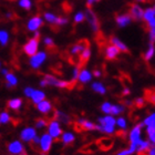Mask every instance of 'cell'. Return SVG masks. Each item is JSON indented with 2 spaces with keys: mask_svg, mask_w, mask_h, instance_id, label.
<instances>
[{
  "mask_svg": "<svg viewBox=\"0 0 155 155\" xmlns=\"http://www.w3.org/2000/svg\"><path fill=\"white\" fill-rule=\"evenodd\" d=\"M137 155H155V145L152 146L149 151H146V152H140L137 153Z\"/></svg>",
  "mask_w": 155,
  "mask_h": 155,
  "instance_id": "cell-43",
  "label": "cell"
},
{
  "mask_svg": "<svg viewBox=\"0 0 155 155\" xmlns=\"http://www.w3.org/2000/svg\"><path fill=\"white\" fill-rule=\"evenodd\" d=\"M116 155H130L129 154V150H123V151L119 152Z\"/></svg>",
  "mask_w": 155,
  "mask_h": 155,
  "instance_id": "cell-51",
  "label": "cell"
},
{
  "mask_svg": "<svg viewBox=\"0 0 155 155\" xmlns=\"http://www.w3.org/2000/svg\"><path fill=\"white\" fill-rule=\"evenodd\" d=\"M110 42L112 43V45H115V47H117V48L120 49V51L125 52V53H127V52H129V48H127V47H126V45H124V43H123V42L121 41L119 38H116V37H111Z\"/></svg>",
  "mask_w": 155,
  "mask_h": 155,
  "instance_id": "cell-20",
  "label": "cell"
},
{
  "mask_svg": "<svg viewBox=\"0 0 155 155\" xmlns=\"http://www.w3.org/2000/svg\"><path fill=\"white\" fill-rule=\"evenodd\" d=\"M37 109H38L41 113H43V114H48L50 111L52 110V105H51V103L49 102V101H41L40 103H38L37 104Z\"/></svg>",
  "mask_w": 155,
  "mask_h": 155,
  "instance_id": "cell-18",
  "label": "cell"
},
{
  "mask_svg": "<svg viewBox=\"0 0 155 155\" xmlns=\"http://www.w3.org/2000/svg\"><path fill=\"white\" fill-rule=\"evenodd\" d=\"M40 84H41V87H45V85H48V83H47V81H45V79L40 81Z\"/></svg>",
  "mask_w": 155,
  "mask_h": 155,
  "instance_id": "cell-53",
  "label": "cell"
},
{
  "mask_svg": "<svg viewBox=\"0 0 155 155\" xmlns=\"http://www.w3.org/2000/svg\"><path fill=\"white\" fill-rule=\"evenodd\" d=\"M45 19L48 21L49 23H51V25H54L57 22V20H58V17L54 16L53 13H50V12H45Z\"/></svg>",
  "mask_w": 155,
  "mask_h": 155,
  "instance_id": "cell-31",
  "label": "cell"
},
{
  "mask_svg": "<svg viewBox=\"0 0 155 155\" xmlns=\"http://www.w3.org/2000/svg\"><path fill=\"white\" fill-rule=\"evenodd\" d=\"M92 79V75L91 73L87 70L83 69V70H81L80 71V74H79V81H80V83L84 84V83H87V82H90V80Z\"/></svg>",
  "mask_w": 155,
  "mask_h": 155,
  "instance_id": "cell-21",
  "label": "cell"
},
{
  "mask_svg": "<svg viewBox=\"0 0 155 155\" xmlns=\"http://www.w3.org/2000/svg\"><path fill=\"white\" fill-rule=\"evenodd\" d=\"M48 125V120H45V119H39L36 121V127L38 129H42V127H45V126Z\"/></svg>",
  "mask_w": 155,
  "mask_h": 155,
  "instance_id": "cell-38",
  "label": "cell"
},
{
  "mask_svg": "<svg viewBox=\"0 0 155 155\" xmlns=\"http://www.w3.org/2000/svg\"><path fill=\"white\" fill-rule=\"evenodd\" d=\"M111 109H112V104L109 103V102H104L101 107V110L107 114H111Z\"/></svg>",
  "mask_w": 155,
  "mask_h": 155,
  "instance_id": "cell-37",
  "label": "cell"
},
{
  "mask_svg": "<svg viewBox=\"0 0 155 155\" xmlns=\"http://www.w3.org/2000/svg\"><path fill=\"white\" fill-rule=\"evenodd\" d=\"M97 122H99V124L97 125V131L107 133V134H111V133L114 132V126H115V124H116V121L114 120L113 116L99 117Z\"/></svg>",
  "mask_w": 155,
  "mask_h": 155,
  "instance_id": "cell-1",
  "label": "cell"
},
{
  "mask_svg": "<svg viewBox=\"0 0 155 155\" xmlns=\"http://www.w3.org/2000/svg\"><path fill=\"white\" fill-rule=\"evenodd\" d=\"M144 125H155V113L151 114L150 116H147L145 120H144Z\"/></svg>",
  "mask_w": 155,
  "mask_h": 155,
  "instance_id": "cell-34",
  "label": "cell"
},
{
  "mask_svg": "<svg viewBox=\"0 0 155 155\" xmlns=\"http://www.w3.org/2000/svg\"><path fill=\"white\" fill-rule=\"evenodd\" d=\"M19 155H28V154H27L26 152H23V153H21V154H19Z\"/></svg>",
  "mask_w": 155,
  "mask_h": 155,
  "instance_id": "cell-57",
  "label": "cell"
},
{
  "mask_svg": "<svg viewBox=\"0 0 155 155\" xmlns=\"http://www.w3.org/2000/svg\"><path fill=\"white\" fill-rule=\"evenodd\" d=\"M129 15L134 21H140L144 17V10L136 3H130L129 5Z\"/></svg>",
  "mask_w": 155,
  "mask_h": 155,
  "instance_id": "cell-5",
  "label": "cell"
},
{
  "mask_svg": "<svg viewBox=\"0 0 155 155\" xmlns=\"http://www.w3.org/2000/svg\"><path fill=\"white\" fill-rule=\"evenodd\" d=\"M149 137H150V140H151V142H152L153 144H155V134H154V135L149 136Z\"/></svg>",
  "mask_w": 155,
  "mask_h": 155,
  "instance_id": "cell-54",
  "label": "cell"
},
{
  "mask_svg": "<svg viewBox=\"0 0 155 155\" xmlns=\"http://www.w3.org/2000/svg\"><path fill=\"white\" fill-rule=\"evenodd\" d=\"M147 27H149L150 29H151V28H155V18L147 22Z\"/></svg>",
  "mask_w": 155,
  "mask_h": 155,
  "instance_id": "cell-50",
  "label": "cell"
},
{
  "mask_svg": "<svg viewBox=\"0 0 155 155\" xmlns=\"http://www.w3.org/2000/svg\"><path fill=\"white\" fill-rule=\"evenodd\" d=\"M21 105H22V100L19 99V97L11 99V100H9L8 103H7V107H9L10 110H13V111H19Z\"/></svg>",
  "mask_w": 155,
  "mask_h": 155,
  "instance_id": "cell-19",
  "label": "cell"
},
{
  "mask_svg": "<svg viewBox=\"0 0 155 155\" xmlns=\"http://www.w3.org/2000/svg\"><path fill=\"white\" fill-rule=\"evenodd\" d=\"M8 151L12 155H19L21 153L25 152V149H23V145L19 141H13V142L9 143L8 145Z\"/></svg>",
  "mask_w": 155,
  "mask_h": 155,
  "instance_id": "cell-12",
  "label": "cell"
},
{
  "mask_svg": "<svg viewBox=\"0 0 155 155\" xmlns=\"http://www.w3.org/2000/svg\"><path fill=\"white\" fill-rule=\"evenodd\" d=\"M145 99H143V97H137L135 101H134V107H139V109H141V107H144V104H145Z\"/></svg>",
  "mask_w": 155,
  "mask_h": 155,
  "instance_id": "cell-40",
  "label": "cell"
},
{
  "mask_svg": "<svg viewBox=\"0 0 155 155\" xmlns=\"http://www.w3.org/2000/svg\"><path fill=\"white\" fill-rule=\"evenodd\" d=\"M42 25H43V21L40 18V16L33 17L32 19H30L29 22H28V30H30V31H37Z\"/></svg>",
  "mask_w": 155,
  "mask_h": 155,
  "instance_id": "cell-15",
  "label": "cell"
},
{
  "mask_svg": "<svg viewBox=\"0 0 155 155\" xmlns=\"http://www.w3.org/2000/svg\"><path fill=\"white\" fill-rule=\"evenodd\" d=\"M38 45H39V38L33 37L32 39H30L29 41L27 42L26 45H23V51L25 53L30 57L35 55L36 53H38Z\"/></svg>",
  "mask_w": 155,
  "mask_h": 155,
  "instance_id": "cell-6",
  "label": "cell"
},
{
  "mask_svg": "<svg viewBox=\"0 0 155 155\" xmlns=\"http://www.w3.org/2000/svg\"><path fill=\"white\" fill-rule=\"evenodd\" d=\"M92 90L99 94H105V92H107L104 85L102 83H100V82H94V83L92 84Z\"/></svg>",
  "mask_w": 155,
  "mask_h": 155,
  "instance_id": "cell-27",
  "label": "cell"
},
{
  "mask_svg": "<svg viewBox=\"0 0 155 155\" xmlns=\"http://www.w3.org/2000/svg\"><path fill=\"white\" fill-rule=\"evenodd\" d=\"M97 144L99 146V150H102V151H109L113 147L114 145V141L110 137H102V139H97Z\"/></svg>",
  "mask_w": 155,
  "mask_h": 155,
  "instance_id": "cell-10",
  "label": "cell"
},
{
  "mask_svg": "<svg viewBox=\"0 0 155 155\" xmlns=\"http://www.w3.org/2000/svg\"><path fill=\"white\" fill-rule=\"evenodd\" d=\"M45 45L49 50H53V49H55L54 42H53V40H52L51 38H48V37L45 38Z\"/></svg>",
  "mask_w": 155,
  "mask_h": 155,
  "instance_id": "cell-35",
  "label": "cell"
},
{
  "mask_svg": "<svg viewBox=\"0 0 155 155\" xmlns=\"http://www.w3.org/2000/svg\"><path fill=\"white\" fill-rule=\"evenodd\" d=\"M10 121H11V117H10L9 114L7 113L6 111L1 112V114H0V123L1 124H6V123L10 122Z\"/></svg>",
  "mask_w": 155,
  "mask_h": 155,
  "instance_id": "cell-33",
  "label": "cell"
},
{
  "mask_svg": "<svg viewBox=\"0 0 155 155\" xmlns=\"http://www.w3.org/2000/svg\"><path fill=\"white\" fill-rule=\"evenodd\" d=\"M116 135L119 136V137H122L123 140L126 139V132L124 131V130H122V131H119V132L116 133Z\"/></svg>",
  "mask_w": 155,
  "mask_h": 155,
  "instance_id": "cell-47",
  "label": "cell"
},
{
  "mask_svg": "<svg viewBox=\"0 0 155 155\" xmlns=\"http://www.w3.org/2000/svg\"><path fill=\"white\" fill-rule=\"evenodd\" d=\"M18 83L17 78L12 73H7L6 74V87H12Z\"/></svg>",
  "mask_w": 155,
  "mask_h": 155,
  "instance_id": "cell-26",
  "label": "cell"
},
{
  "mask_svg": "<svg viewBox=\"0 0 155 155\" xmlns=\"http://www.w3.org/2000/svg\"><path fill=\"white\" fill-rule=\"evenodd\" d=\"M55 120L59 121V122L64 123V124H70V123H71L70 116L67 115L65 113H62L60 111H55Z\"/></svg>",
  "mask_w": 155,
  "mask_h": 155,
  "instance_id": "cell-22",
  "label": "cell"
},
{
  "mask_svg": "<svg viewBox=\"0 0 155 155\" xmlns=\"http://www.w3.org/2000/svg\"><path fill=\"white\" fill-rule=\"evenodd\" d=\"M47 59V54H45V52H39V53H36L35 55H32L31 58H30V65H31V68L33 69H38L40 65L45 62V60Z\"/></svg>",
  "mask_w": 155,
  "mask_h": 155,
  "instance_id": "cell-7",
  "label": "cell"
},
{
  "mask_svg": "<svg viewBox=\"0 0 155 155\" xmlns=\"http://www.w3.org/2000/svg\"><path fill=\"white\" fill-rule=\"evenodd\" d=\"M100 0H87V8H91L94 2H99Z\"/></svg>",
  "mask_w": 155,
  "mask_h": 155,
  "instance_id": "cell-48",
  "label": "cell"
},
{
  "mask_svg": "<svg viewBox=\"0 0 155 155\" xmlns=\"http://www.w3.org/2000/svg\"><path fill=\"white\" fill-rule=\"evenodd\" d=\"M99 149V146H97V142L94 143H90V144H87V146H84V147H82V150H81V152L83 153H93L95 150Z\"/></svg>",
  "mask_w": 155,
  "mask_h": 155,
  "instance_id": "cell-29",
  "label": "cell"
},
{
  "mask_svg": "<svg viewBox=\"0 0 155 155\" xmlns=\"http://www.w3.org/2000/svg\"><path fill=\"white\" fill-rule=\"evenodd\" d=\"M90 57H91V50H90V48H87L78 57V67H79V68H82L83 65L87 64V62L89 61Z\"/></svg>",
  "mask_w": 155,
  "mask_h": 155,
  "instance_id": "cell-16",
  "label": "cell"
},
{
  "mask_svg": "<svg viewBox=\"0 0 155 155\" xmlns=\"http://www.w3.org/2000/svg\"><path fill=\"white\" fill-rule=\"evenodd\" d=\"M93 75H94V77L99 78L101 75V72L99 71V70H94V71H93Z\"/></svg>",
  "mask_w": 155,
  "mask_h": 155,
  "instance_id": "cell-52",
  "label": "cell"
},
{
  "mask_svg": "<svg viewBox=\"0 0 155 155\" xmlns=\"http://www.w3.org/2000/svg\"><path fill=\"white\" fill-rule=\"evenodd\" d=\"M19 5L21 8L26 10H30V8H31V1L30 0H20Z\"/></svg>",
  "mask_w": 155,
  "mask_h": 155,
  "instance_id": "cell-39",
  "label": "cell"
},
{
  "mask_svg": "<svg viewBox=\"0 0 155 155\" xmlns=\"http://www.w3.org/2000/svg\"><path fill=\"white\" fill-rule=\"evenodd\" d=\"M116 124H117V125H119V127H121L122 130H125L126 129L125 119H123V117H119V119L116 120Z\"/></svg>",
  "mask_w": 155,
  "mask_h": 155,
  "instance_id": "cell-42",
  "label": "cell"
},
{
  "mask_svg": "<svg viewBox=\"0 0 155 155\" xmlns=\"http://www.w3.org/2000/svg\"><path fill=\"white\" fill-rule=\"evenodd\" d=\"M149 35H150V42L154 43L155 42V28H151L149 30Z\"/></svg>",
  "mask_w": 155,
  "mask_h": 155,
  "instance_id": "cell-44",
  "label": "cell"
},
{
  "mask_svg": "<svg viewBox=\"0 0 155 155\" xmlns=\"http://www.w3.org/2000/svg\"><path fill=\"white\" fill-rule=\"evenodd\" d=\"M85 19L90 25L91 29L93 30V32L97 35V33L100 32V22H99V19H97V15L92 11L91 8H87L85 10Z\"/></svg>",
  "mask_w": 155,
  "mask_h": 155,
  "instance_id": "cell-3",
  "label": "cell"
},
{
  "mask_svg": "<svg viewBox=\"0 0 155 155\" xmlns=\"http://www.w3.org/2000/svg\"><path fill=\"white\" fill-rule=\"evenodd\" d=\"M155 18V12H154V9L153 8H149V9H146L144 11V17H143V20H145L146 22H149L151 21L152 19Z\"/></svg>",
  "mask_w": 155,
  "mask_h": 155,
  "instance_id": "cell-28",
  "label": "cell"
},
{
  "mask_svg": "<svg viewBox=\"0 0 155 155\" xmlns=\"http://www.w3.org/2000/svg\"><path fill=\"white\" fill-rule=\"evenodd\" d=\"M23 92H25V95H26V97H32L33 92H35V90H33L32 87H26V89H25V91H23Z\"/></svg>",
  "mask_w": 155,
  "mask_h": 155,
  "instance_id": "cell-45",
  "label": "cell"
},
{
  "mask_svg": "<svg viewBox=\"0 0 155 155\" xmlns=\"http://www.w3.org/2000/svg\"><path fill=\"white\" fill-rule=\"evenodd\" d=\"M154 53H155L154 43H152V42H150V47H149V49H147V51H146V53L144 54V59H145L146 61H149V60H151V59L153 58V55H154Z\"/></svg>",
  "mask_w": 155,
  "mask_h": 155,
  "instance_id": "cell-30",
  "label": "cell"
},
{
  "mask_svg": "<svg viewBox=\"0 0 155 155\" xmlns=\"http://www.w3.org/2000/svg\"><path fill=\"white\" fill-rule=\"evenodd\" d=\"M145 94V101L151 104H155V89H146L144 91Z\"/></svg>",
  "mask_w": 155,
  "mask_h": 155,
  "instance_id": "cell-23",
  "label": "cell"
},
{
  "mask_svg": "<svg viewBox=\"0 0 155 155\" xmlns=\"http://www.w3.org/2000/svg\"><path fill=\"white\" fill-rule=\"evenodd\" d=\"M45 94L42 92V91H39V90H35V92H33L32 94V97H31V99H32L33 101V103H40L41 101L45 100Z\"/></svg>",
  "mask_w": 155,
  "mask_h": 155,
  "instance_id": "cell-25",
  "label": "cell"
},
{
  "mask_svg": "<svg viewBox=\"0 0 155 155\" xmlns=\"http://www.w3.org/2000/svg\"><path fill=\"white\" fill-rule=\"evenodd\" d=\"M49 134L53 137V139H58L59 136L62 135V129L59 125V121L57 120H51L50 124H49Z\"/></svg>",
  "mask_w": 155,
  "mask_h": 155,
  "instance_id": "cell-8",
  "label": "cell"
},
{
  "mask_svg": "<svg viewBox=\"0 0 155 155\" xmlns=\"http://www.w3.org/2000/svg\"><path fill=\"white\" fill-rule=\"evenodd\" d=\"M52 137L50 134H43L41 136V141H40V149L43 153H48L51 150L52 146Z\"/></svg>",
  "mask_w": 155,
  "mask_h": 155,
  "instance_id": "cell-9",
  "label": "cell"
},
{
  "mask_svg": "<svg viewBox=\"0 0 155 155\" xmlns=\"http://www.w3.org/2000/svg\"><path fill=\"white\" fill-rule=\"evenodd\" d=\"M84 19H85V13L78 12L77 15H75V17H74V22L75 23H80V22H82Z\"/></svg>",
  "mask_w": 155,
  "mask_h": 155,
  "instance_id": "cell-41",
  "label": "cell"
},
{
  "mask_svg": "<svg viewBox=\"0 0 155 155\" xmlns=\"http://www.w3.org/2000/svg\"><path fill=\"white\" fill-rule=\"evenodd\" d=\"M131 20H132V18H131V16L127 15V13L119 15V16L115 17V21L120 27H126L131 22Z\"/></svg>",
  "mask_w": 155,
  "mask_h": 155,
  "instance_id": "cell-17",
  "label": "cell"
},
{
  "mask_svg": "<svg viewBox=\"0 0 155 155\" xmlns=\"http://www.w3.org/2000/svg\"><path fill=\"white\" fill-rule=\"evenodd\" d=\"M62 143L64 144V145H70V144H72V143L74 142V135L72 134V133L70 132H65L62 134Z\"/></svg>",
  "mask_w": 155,
  "mask_h": 155,
  "instance_id": "cell-24",
  "label": "cell"
},
{
  "mask_svg": "<svg viewBox=\"0 0 155 155\" xmlns=\"http://www.w3.org/2000/svg\"><path fill=\"white\" fill-rule=\"evenodd\" d=\"M0 42H1L2 45H7V42H8V33H7V31H3V30L0 31Z\"/></svg>",
  "mask_w": 155,
  "mask_h": 155,
  "instance_id": "cell-36",
  "label": "cell"
},
{
  "mask_svg": "<svg viewBox=\"0 0 155 155\" xmlns=\"http://www.w3.org/2000/svg\"><path fill=\"white\" fill-rule=\"evenodd\" d=\"M1 73H2V74H7V73H8L7 69H2V70H1Z\"/></svg>",
  "mask_w": 155,
  "mask_h": 155,
  "instance_id": "cell-55",
  "label": "cell"
},
{
  "mask_svg": "<svg viewBox=\"0 0 155 155\" xmlns=\"http://www.w3.org/2000/svg\"><path fill=\"white\" fill-rule=\"evenodd\" d=\"M120 52V49L117 47H115L114 45H107L105 47V57H107V60H114V59L117 58Z\"/></svg>",
  "mask_w": 155,
  "mask_h": 155,
  "instance_id": "cell-13",
  "label": "cell"
},
{
  "mask_svg": "<svg viewBox=\"0 0 155 155\" xmlns=\"http://www.w3.org/2000/svg\"><path fill=\"white\" fill-rule=\"evenodd\" d=\"M144 125V123L142 124H137L136 126H134L130 133V142L133 143V142H137L141 140V129H142V126Z\"/></svg>",
  "mask_w": 155,
  "mask_h": 155,
  "instance_id": "cell-14",
  "label": "cell"
},
{
  "mask_svg": "<svg viewBox=\"0 0 155 155\" xmlns=\"http://www.w3.org/2000/svg\"><path fill=\"white\" fill-rule=\"evenodd\" d=\"M36 136H37L36 130L33 129V127H26L21 132V134H20L21 140L25 141V142H31Z\"/></svg>",
  "mask_w": 155,
  "mask_h": 155,
  "instance_id": "cell-11",
  "label": "cell"
},
{
  "mask_svg": "<svg viewBox=\"0 0 155 155\" xmlns=\"http://www.w3.org/2000/svg\"><path fill=\"white\" fill-rule=\"evenodd\" d=\"M136 1H140V2H147L150 0H136Z\"/></svg>",
  "mask_w": 155,
  "mask_h": 155,
  "instance_id": "cell-56",
  "label": "cell"
},
{
  "mask_svg": "<svg viewBox=\"0 0 155 155\" xmlns=\"http://www.w3.org/2000/svg\"><path fill=\"white\" fill-rule=\"evenodd\" d=\"M45 80L47 81L48 85H53V87H62V89H73L75 87L74 83L72 82H68V81H62L57 79L53 75H45Z\"/></svg>",
  "mask_w": 155,
  "mask_h": 155,
  "instance_id": "cell-2",
  "label": "cell"
},
{
  "mask_svg": "<svg viewBox=\"0 0 155 155\" xmlns=\"http://www.w3.org/2000/svg\"><path fill=\"white\" fill-rule=\"evenodd\" d=\"M129 94H130L129 87H125L124 89H123V91H122V95H123V97H126V95H129Z\"/></svg>",
  "mask_w": 155,
  "mask_h": 155,
  "instance_id": "cell-49",
  "label": "cell"
},
{
  "mask_svg": "<svg viewBox=\"0 0 155 155\" xmlns=\"http://www.w3.org/2000/svg\"><path fill=\"white\" fill-rule=\"evenodd\" d=\"M153 9H154V12H155V6H154V8H153Z\"/></svg>",
  "mask_w": 155,
  "mask_h": 155,
  "instance_id": "cell-58",
  "label": "cell"
},
{
  "mask_svg": "<svg viewBox=\"0 0 155 155\" xmlns=\"http://www.w3.org/2000/svg\"><path fill=\"white\" fill-rule=\"evenodd\" d=\"M146 132H147V135H149V136L154 135V134H155V125H149V126H147Z\"/></svg>",
  "mask_w": 155,
  "mask_h": 155,
  "instance_id": "cell-46",
  "label": "cell"
},
{
  "mask_svg": "<svg viewBox=\"0 0 155 155\" xmlns=\"http://www.w3.org/2000/svg\"><path fill=\"white\" fill-rule=\"evenodd\" d=\"M90 48V42L87 39H83V40H80L79 42H77L75 45H73L69 50V55L70 58H73L74 55H79L82 53V52L85 50V49Z\"/></svg>",
  "mask_w": 155,
  "mask_h": 155,
  "instance_id": "cell-4",
  "label": "cell"
},
{
  "mask_svg": "<svg viewBox=\"0 0 155 155\" xmlns=\"http://www.w3.org/2000/svg\"><path fill=\"white\" fill-rule=\"evenodd\" d=\"M123 111H124V107L122 105H112V109H111V114L112 115H117V114L122 113Z\"/></svg>",
  "mask_w": 155,
  "mask_h": 155,
  "instance_id": "cell-32",
  "label": "cell"
}]
</instances>
